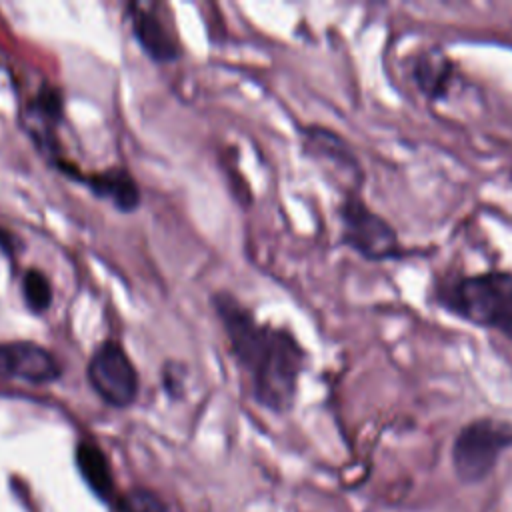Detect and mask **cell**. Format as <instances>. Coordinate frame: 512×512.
Here are the masks:
<instances>
[{"label":"cell","mask_w":512,"mask_h":512,"mask_svg":"<svg viewBox=\"0 0 512 512\" xmlns=\"http://www.w3.org/2000/svg\"><path fill=\"white\" fill-rule=\"evenodd\" d=\"M412 78L416 88L430 100L446 98L454 80V66L440 50H424L412 62Z\"/></svg>","instance_id":"cell-10"},{"label":"cell","mask_w":512,"mask_h":512,"mask_svg":"<svg viewBox=\"0 0 512 512\" xmlns=\"http://www.w3.org/2000/svg\"><path fill=\"white\" fill-rule=\"evenodd\" d=\"M80 180L90 188L94 196L110 202L120 212H132L140 204V188L124 168L86 174Z\"/></svg>","instance_id":"cell-9"},{"label":"cell","mask_w":512,"mask_h":512,"mask_svg":"<svg viewBox=\"0 0 512 512\" xmlns=\"http://www.w3.org/2000/svg\"><path fill=\"white\" fill-rule=\"evenodd\" d=\"M508 448H512V422L492 416L470 420L452 440L454 476L466 486L486 480Z\"/></svg>","instance_id":"cell-3"},{"label":"cell","mask_w":512,"mask_h":512,"mask_svg":"<svg viewBox=\"0 0 512 512\" xmlns=\"http://www.w3.org/2000/svg\"><path fill=\"white\" fill-rule=\"evenodd\" d=\"M432 302L450 316L512 340V272L446 274L432 284Z\"/></svg>","instance_id":"cell-2"},{"label":"cell","mask_w":512,"mask_h":512,"mask_svg":"<svg viewBox=\"0 0 512 512\" xmlns=\"http://www.w3.org/2000/svg\"><path fill=\"white\" fill-rule=\"evenodd\" d=\"M212 302L232 356L250 380L254 400L270 412H288L294 406L298 380L306 366V350L292 332L258 322L234 296L220 292Z\"/></svg>","instance_id":"cell-1"},{"label":"cell","mask_w":512,"mask_h":512,"mask_svg":"<svg viewBox=\"0 0 512 512\" xmlns=\"http://www.w3.org/2000/svg\"><path fill=\"white\" fill-rule=\"evenodd\" d=\"M128 18L132 22V32L144 54L160 64L174 62L182 56L176 36L168 30L164 20L152 10L140 4L128 6Z\"/></svg>","instance_id":"cell-8"},{"label":"cell","mask_w":512,"mask_h":512,"mask_svg":"<svg viewBox=\"0 0 512 512\" xmlns=\"http://www.w3.org/2000/svg\"><path fill=\"white\" fill-rule=\"evenodd\" d=\"M304 152L330 174L346 194H360L364 170L350 144L336 132L322 126H308L304 130Z\"/></svg>","instance_id":"cell-6"},{"label":"cell","mask_w":512,"mask_h":512,"mask_svg":"<svg viewBox=\"0 0 512 512\" xmlns=\"http://www.w3.org/2000/svg\"><path fill=\"white\" fill-rule=\"evenodd\" d=\"M62 368L54 354L30 340L0 342V378L28 384H48L58 380Z\"/></svg>","instance_id":"cell-7"},{"label":"cell","mask_w":512,"mask_h":512,"mask_svg":"<svg viewBox=\"0 0 512 512\" xmlns=\"http://www.w3.org/2000/svg\"><path fill=\"white\" fill-rule=\"evenodd\" d=\"M22 296H24L26 306L32 312H36V314L46 312L52 304V286H50V280L46 278V274L36 268H30L22 276Z\"/></svg>","instance_id":"cell-13"},{"label":"cell","mask_w":512,"mask_h":512,"mask_svg":"<svg viewBox=\"0 0 512 512\" xmlns=\"http://www.w3.org/2000/svg\"><path fill=\"white\" fill-rule=\"evenodd\" d=\"M74 458H76V468L82 480L88 484V488L100 500H110L114 494V476H112L110 462L106 454L100 450V446L84 440L76 446Z\"/></svg>","instance_id":"cell-11"},{"label":"cell","mask_w":512,"mask_h":512,"mask_svg":"<svg viewBox=\"0 0 512 512\" xmlns=\"http://www.w3.org/2000/svg\"><path fill=\"white\" fill-rule=\"evenodd\" d=\"M86 378L90 388L108 406L126 408L138 398V370L126 350L114 340H106L94 350L86 366Z\"/></svg>","instance_id":"cell-5"},{"label":"cell","mask_w":512,"mask_h":512,"mask_svg":"<svg viewBox=\"0 0 512 512\" xmlns=\"http://www.w3.org/2000/svg\"><path fill=\"white\" fill-rule=\"evenodd\" d=\"M0 248H2L4 252H12L10 236H8V232H4V230H0Z\"/></svg>","instance_id":"cell-15"},{"label":"cell","mask_w":512,"mask_h":512,"mask_svg":"<svg viewBox=\"0 0 512 512\" xmlns=\"http://www.w3.org/2000/svg\"><path fill=\"white\" fill-rule=\"evenodd\" d=\"M114 512H168V508L156 492L132 488L116 498Z\"/></svg>","instance_id":"cell-14"},{"label":"cell","mask_w":512,"mask_h":512,"mask_svg":"<svg viewBox=\"0 0 512 512\" xmlns=\"http://www.w3.org/2000/svg\"><path fill=\"white\" fill-rule=\"evenodd\" d=\"M340 242L372 262L400 260L406 250L392 224L374 212L360 194H346L338 208Z\"/></svg>","instance_id":"cell-4"},{"label":"cell","mask_w":512,"mask_h":512,"mask_svg":"<svg viewBox=\"0 0 512 512\" xmlns=\"http://www.w3.org/2000/svg\"><path fill=\"white\" fill-rule=\"evenodd\" d=\"M62 116L60 96L54 90H44L38 94V98L28 106V126L36 130L40 144H48L50 132L58 124Z\"/></svg>","instance_id":"cell-12"}]
</instances>
